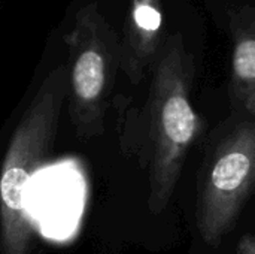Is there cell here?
Wrapping results in <instances>:
<instances>
[{
	"mask_svg": "<svg viewBox=\"0 0 255 254\" xmlns=\"http://www.w3.org/2000/svg\"><path fill=\"white\" fill-rule=\"evenodd\" d=\"M254 192L255 118L244 114L205 157L196 201V225L205 244L223 243Z\"/></svg>",
	"mask_w": 255,
	"mask_h": 254,
	"instance_id": "cell-3",
	"label": "cell"
},
{
	"mask_svg": "<svg viewBox=\"0 0 255 254\" xmlns=\"http://www.w3.org/2000/svg\"><path fill=\"white\" fill-rule=\"evenodd\" d=\"M63 96L45 87L15 127L0 168V254H28L34 222L28 207L33 175L54 147Z\"/></svg>",
	"mask_w": 255,
	"mask_h": 254,
	"instance_id": "cell-2",
	"label": "cell"
},
{
	"mask_svg": "<svg viewBox=\"0 0 255 254\" xmlns=\"http://www.w3.org/2000/svg\"><path fill=\"white\" fill-rule=\"evenodd\" d=\"M136 25L148 34L157 33L161 27V13L151 4H139L133 12Z\"/></svg>",
	"mask_w": 255,
	"mask_h": 254,
	"instance_id": "cell-5",
	"label": "cell"
},
{
	"mask_svg": "<svg viewBox=\"0 0 255 254\" xmlns=\"http://www.w3.org/2000/svg\"><path fill=\"white\" fill-rule=\"evenodd\" d=\"M233 52L230 99L241 114L255 118V10H242L232 19Z\"/></svg>",
	"mask_w": 255,
	"mask_h": 254,
	"instance_id": "cell-4",
	"label": "cell"
},
{
	"mask_svg": "<svg viewBox=\"0 0 255 254\" xmlns=\"http://www.w3.org/2000/svg\"><path fill=\"white\" fill-rule=\"evenodd\" d=\"M194 63L181 43L158 64L149 99L151 157L148 208L161 214L176 190L184 165L202 133V118L191 102Z\"/></svg>",
	"mask_w": 255,
	"mask_h": 254,
	"instance_id": "cell-1",
	"label": "cell"
},
{
	"mask_svg": "<svg viewBox=\"0 0 255 254\" xmlns=\"http://www.w3.org/2000/svg\"><path fill=\"white\" fill-rule=\"evenodd\" d=\"M238 254H255V232L244 235L236 249Z\"/></svg>",
	"mask_w": 255,
	"mask_h": 254,
	"instance_id": "cell-6",
	"label": "cell"
}]
</instances>
